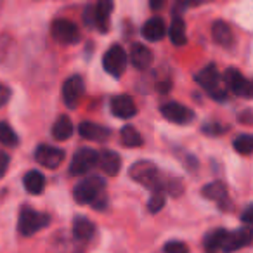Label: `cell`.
<instances>
[{
  "label": "cell",
  "mask_w": 253,
  "mask_h": 253,
  "mask_svg": "<svg viewBox=\"0 0 253 253\" xmlns=\"http://www.w3.org/2000/svg\"><path fill=\"white\" fill-rule=\"evenodd\" d=\"M84 21L88 28H94V9H92V5H87V9H85Z\"/></svg>",
  "instance_id": "e575fe53"
},
{
  "label": "cell",
  "mask_w": 253,
  "mask_h": 253,
  "mask_svg": "<svg viewBox=\"0 0 253 253\" xmlns=\"http://www.w3.org/2000/svg\"><path fill=\"white\" fill-rule=\"evenodd\" d=\"M84 92H85V84H84V78L80 75H73V77L66 78L63 85V99H64V104L68 108H77V104L80 102V99L84 97Z\"/></svg>",
  "instance_id": "30bf717a"
},
{
  "label": "cell",
  "mask_w": 253,
  "mask_h": 253,
  "mask_svg": "<svg viewBox=\"0 0 253 253\" xmlns=\"http://www.w3.org/2000/svg\"><path fill=\"white\" fill-rule=\"evenodd\" d=\"M2 2H4V0H0V5H2Z\"/></svg>",
  "instance_id": "74e56055"
},
{
  "label": "cell",
  "mask_w": 253,
  "mask_h": 253,
  "mask_svg": "<svg viewBox=\"0 0 253 253\" xmlns=\"http://www.w3.org/2000/svg\"><path fill=\"white\" fill-rule=\"evenodd\" d=\"M73 123H71L70 116L61 115L59 118L56 120V123L52 125V137L56 141H66V139L71 137L73 134Z\"/></svg>",
  "instance_id": "7402d4cb"
},
{
  "label": "cell",
  "mask_w": 253,
  "mask_h": 253,
  "mask_svg": "<svg viewBox=\"0 0 253 253\" xmlns=\"http://www.w3.org/2000/svg\"><path fill=\"white\" fill-rule=\"evenodd\" d=\"M252 213H253V207H252V205H248V207L245 208V211H243V215H241L243 222H245L246 225H250V224H252V220H253Z\"/></svg>",
  "instance_id": "d590c367"
},
{
  "label": "cell",
  "mask_w": 253,
  "mask_h": 253,
  "mask_svg": "<svg viewBox=\"0 0 253 253\" xmlns=\"http://www.w3.org/2000/svg\"><path fill=\"white\" fill-rule=\"evenodd\" d=\"M194 78H196L198 85H200L203 90H207L208 94H210V97H213L215 101L222 102L227 99V88L222 85L220 73H218L213 64H208L207 68H203Z\"/></svg>",
  "instance_id": "3957f363"
},
{
  "label": "cell",
  "mask_w": 253,
  "mask_h": 253,
  "mask_svg": "<svg viewBox=\"0 0 253 253\" xmlns=\"http://www.w3.org/2000/svg\"><path fill=\"white\" fill-rule=\"evenodd\" d=\"M211 37H213V40L218 45L225 47V49L234 45V33H232L231 26L225 21H220V19L211 25Z\"/></svg>",
  "instance_id": "ac0fdd59"
},
{
  "label": "cell",
  "mask_w": 253,
  "mask_h": 253,
  "mask_svg": "<svg viewBox=\"0 0 253 253\" xmlns=\"http://www.w3.org/2000/svg\"><path fill=\"white\" fill-rule=\"evenodd\" d=\"M126 63H128V56L126 50L122 45H113L106 50L104 57H102V66H104L106 73H109L111 77L118 78L125 73Z\"/></svg>",
  "instance_id": "8992f818"
},
{
  "label": "cell",
  "mask_w": 253,
  "mask_h": 253,
  "mask_svg": "<svg viewBox=\"0 0 253 253\" xmlns=\"http://www.w3.org/2000/svg\"><path fill=\"white\" fill-rule=\"evenodd\" d=\"M78 132L84 139H88V141H95V142H101V141H108L111 137V130H109L108 126H102L97 125L94 122H82L80 126H78Z\"/></svg>",
  "instance_id": "9a60e30c"
},
{
  "label": "cell",
  "mask_w": 253,
  "mask_h": 253,
  "mask_svg": "<svg viewBox=\"0 0 253 253\" xmlns=\"http://www.w3.org/2000/svg\"><path fill=\"white\" fill-rule=\"evenodd\" d=\"M99 153L90 148H82L73 155L70 163V173L75 177H82L87 172H90L94 167H97Z\"/></svg>",
  "instance_id": "52a82bcc"
},
{
  "label": "cell",
  "mask_w": 253,
  "mask_h": 253,
  "mask_svg": "<svg viewBox=\"0 0 253 253\" xmlns=\"http://www.w3.org/2000/svg\"><path fill=\"white\" fill-rule=\"evenodd\" d=\"M232 146H234L236 153H239L243 156H250L253 151V137L250 134H241L234 139Z\"/></svg>",
  "instance_id": "83f0119b"
},
{
  "label": "cell",
  "mask_w": 253,
  "mask_h": 253,
  "mask_svg": "<svg viewBox=\"0 0 253 253\" xmlns=\"http://www.w3.org/2000/svg\"><path fill=\"white\" fill-rule=\"evenodd\" d=\"M225 236H227V231H225V229H215V231L208 232V234L205 236V241H203L205 252L207 253L220 252L222 246H224Z\"/></svg>",
  "instance_id": "44dd1931"
},
{
  "label": "cell",
  "mask_w": 253,
  "mask_h": 253,
  "mask_svg": "<svg viewBox=\"0 0 253 253\" xmlns=\"http://www.w3.org/2000/svg\"><path fill=\"white\" fill-rule=\"evenodd\" d=\"M109 106H111L113 116H116V118L128 120L137 115V106H135L134 99L126 94L115 95V97L111 99V102H109Z\"/></svg>",
  "instance_id": "7c38bea8"
},
{
  "label": "cell",
  "mask_w": 253,
  "mask_h": 253,
  "mask_svg": "<svg viewBox=\"0 0 253 253\" xmlns=\"http://www.w3.org/2000/svg\"><path fill=\"white\" fill-rule=\"evenodd\" d=\"M113 5H115L113 0H97V4L92 5V9H94V28H97L101 33H106L109 30Z\"/></svg>",
  "instance_id": "4fadbf2b"
},
{
  "label": "cell",
  "mask_w": 253,
  "mask_h": 253,
  "mask_svg": "<svg viewBox=\"0 0 253 253\" xmlns=\"http://www.w3.org/2000/svg\"><path fill=\"white\" fill-rule=\"evenodd\" d=\"M167 33V26H165V21L158 16L155 18L148 19L142 26V37L149 42H160V40L165 37Z\"/></svg>",
  "instance_id": "d6986e66"
},
{
  "label": "cell",
  "mask_w": 253,
  "mask_h": 253,
  "mask_svg": "<svg viewBox=\"0 0 253 253\" xmlns=\"http://www.w3.org/2000/svg\"><path fill=\"white\" fill-rule=\"evenodd\" d=\"M97 165L102 169V172L106 175H118L120 169H122V158H120L118 153L115 151H109V149H104V151L99 153L97 156Z\"/></svg>",
  "instance_id": "2e32d148"
},
{
  "label": "cell",
  "mask_w": 253,
  "mask_h": 253,
  "mask_svg": "<svg viewBox=\"0 0 253 253\" xmlns=\"http://www.w3.org/2000/svg\"><path fill=\"white\" fill-rule=\"evenodd\" d=\"M162 115L165 116L169 122L175 123V125H189L194 120V113L193 109H189L187 106L180 104V102L170 101L162 104Z\"/></svg>",
  "instance_id": "9c48e42d"
},
{
  "label": "cell",
  "mask_w": 253,
  "mask_h": 253,
  "mask_svg": "<svg viewBox=\"0 0 253 253\" xmlns=\"http://www.w3.org/2000/svg\"><path fill=\"white\" fill-rule=\"evenodd\" d=\"M169 37L172 40L173 45H184L187 42V35H186V23L180 16H175L170 25L169 30Z\"/></svg>",
  "instance_id": "d4e9b609"
},
{
  "label": "cell",
  "mask_w": 253,
  "mask_h": 253,
  "mask_svg": "<svg viewBox=\"0 0 253 253\" xmlns=\"http://www.w3.org/2000/svg\"><path fill=\"white\" fill-rule=\"evenodd\" d=\"M250 243H252V229L241 227L234 232H227L222 250H224L225 253H232V252H236V250L248 246Z\"/></svg>",
  "instance_id": "5bb4252c"
},
{
  "label": "cell",
  "mask_w": 253,
  "mask_h": 253,
  "mask_svg": "<svg viewBox=\"0 0 253 253\" xmlns=\"http://www.w3.org/2000/svg\"><path fill=\"white\" fill-rule=\"evenodd\" d=\"M165 207V194L163 193H153L148 201V210L151 213H158L162 208Z\"/></svg>",
  "instance_id": "f1b7e54d"
},
{
  "label": "cell",
  "mask_w": 253,
  "mask_h": 253,
  "mask_svg": "<svg viewBox=\"0 0 253 253\" xmlns=\"http://www.w3.org/2000/svg\"><path fill=\"white\" fill-rule=\"evenodd\" d=\"M203 132H205V134H208V135H220V134H224V132H227V126L220 125V123L208 122V123H205V125H203Z\"/></svg>",
  "instance_id": "1f68e13d"
},
{
  "label": "cell",
  "mask_w": 253,
  "mask_h": 253,
  "mask_svg": "<svg viewBox=\"0 0 253 253\" xmlns=\"http://www.w3.org/2000/svg\"><path fill=\"white\" fill-rule=\"evenodd\" d=\"M165 253H189V246L182 241H169L163 246Z\"/></svg>",
  "instance_id": "4dcf8cb0"
},
{
  "label": "cell",
  "mask_w": 253,
  "mask_h": 253,
  "mask_svg": "<svg viewBox=\"0 0 253 253\" xmlns=\"http://www.w3.org/2000/svg\"><path fill=\"white\" fill-rule=\"evenodd\" d=\"M9 99H11V88L5 87V85H0V108L7 104Z\"/></svg>",
  "instance_id": "836d02e7"
},
{
  "label": "cell",
  "mask_w": 253,
  "mask_h": 253,
  "mask_svg": "<svg viewBox=\"0 0 253 253\" xmlns=\"http://www.w3.org/2000/svg\"><path fill=\"white\" fill-rule=\"evenodd\" d=\"M120 137H122V144L126 146V148H139V146H142V135L132 125L123 126L122 132H120Z\"/></svg>",
  "instance_id": "484cf974"
},
{
  "label": "cell",
  "mask_w": 253,
  "mask_h": 253,
  "mask_svg": "<svg viewBox=\"0 0 253 253\" xmlns=\"http://www.w3.org/2000/svg\"><path fill=\"white\" fill-rule=\"evenodd\" d=\"M0 142L7 148H14V146L19 144V137L14 130H12V126L5 122H0Z\"/></svg>",
  "instance_id": "4316f807"
},
{
  "label": "cell",
  "mask_w": 253,
  "mask_h": 253,
  "mask_svg": "<svg viewBox=\"0 0 253 253\" xmlns=\"http://www.w3.org/2000/svg\"><path fill=\"white\" fill-rule=\"evenodd\" d=\"M64 149L56 148V146L40 144L35 151V160L45 169H57L64 162Z\"/></svg>",
  "instance_id": "8fae6325"
},
{
  "label": "cell",
  "mask_w": 253,
  "mask_h": 253,
  "mask_svg": "<svg viewBox=\"0 0 253 253\" xmlns=\"http://www.w3.org/2000/svg\"><path fill=\"white\" fill-rule=\"evenodd\" d=\"M201 194H203V196L207 198V200L217 201V203L220 205L222 210H225V203L229 205L227 187H225L222 182H218V180L207 184V186L203 187V191H201Z\"/></svg>",
  "instance_id": "ffe728a7"
},
{
  "label": "cell",
  "mask_w": 253,
  "mask_h": 253,
  "mask_svg": "<svg viewBox=\"0 0 253 253\" xmlns=\"http://www.w3.org/2000/svg\"><path fill=\"white\" fill-rule=\"evenodd\" d=\"M224 80H225V85L229 90H232L236 95H241L245 99H252L253 97V87H252V82L241 73L238 71L236 68H229L225 70L224 73Z\"/></svg>",
  "instance_id": "ba28073f"
},
{
  "label": "cell",
  "mask_w": 253,
  "mask_h": 253,
  "mask_svg": "<svg viewBox=\"0 0 253 253\" xmlns=\"http://www.w3.org/2000/svg\"><path fill=\"white\" fill-rule=\"evenodd\" d=\"M128 175L132 180H135L141 186L151 189L153 193H163V191L170 189V182L167 184L165 179L162 177L160 169L153 162L142 160V162H135L128 170Z\"/></svg>",
  "instance_id": "7a4b0ae2"
},
{
  "label": "cell",
  "mask_w": 253,
  "mask_h": 253,
  "mask_svg": "<svg viewBox=\"0 0 253 253\" xmlns=\"http://www.w3.org/2000/svg\"><path fill=\"white\" fill-rule=\"evenodd\" d=\"M128 54H130V63L135 70L146 71L153 64V52L142 43H134Z\"/></svg>",
  "instance_id": "e0dca14e"
},
{
  "label": "cell",
  "mask_w": 253,
  "mask_h": 253,
  "mask_svg": "<svg viewBox=\"0 0 253 253\" xmlns=\"http://www.w3.org/2000/svg\"><path fill=\"white\" fill-rule=\"evenodd\" d=\"M50 222V217L42 211H37L30 207H23L21 213H19V222L18 229L23 236H32L35 232L42 231L43 227H47Z\"/></svg>",
  "instance_id": "277c9868"
},
{
  "label": "cell",
  "mask_w": 253,
  "mask_h": 253,
  "mask_svg": "<svg viewBox=\"0 0 253 253\" xmlns=\"http://www.w3.org/2000/svg\"><path fill=\"white\" fill-rule=\"evenodd\" d=\"M50 35L61 45H73L80 42V30L70 19L59 18L50 26Z\"/></svg>",
  "instance_id": "5b68a950"
},
{
  "label": "cell",
  "mask_w": 253,
  "mask_h": 253,
  "mask_svg": "<svg viewBox=\"0 0 253 253\" xmlns=\"http://www.w3.org/2000/svg\"><path fill=\"white\" fill-rule=\"evenodd\" d=\"M9 163H11V156H9L5 151H0V179L7 173Z\"/></svg>",
  "instance_id": "d6a6232c"
},
{
  "label": "cell",
  "mask_w": 253,
  "mask_h": 253,
  "mask_svg": "<svg viewBox=\"0 0 253 253\" xmlns=\"http://www.w3.org/2000/svg\"><path fill=\"white\" fill-rule=\"evenodd\" d=\"M23 184H25V189L30 194H40L43 191V186H45V179L39 170H30V172H26Z\"/></svg>",
  "instance_id": "cb8c5ba5"
},
{
  "label": "cell",
  "mask_w": 253,
  "mask_h": 253,
  "mask_svg": "<svg viewBox=\"0 0 253 253\" xmlns=\"http://www.w3.org/2000/svg\"><path fill=\"white\" fill-rule=\"evenodd\" d=\"M167 0H149V5H151L153 11H160V9L165 5Z\"/></svg>",
  "instance_id": "8d00e7d4"
},
{
  "label": "cell",
  "mask_w": 253,
  "mask_h": 253,
  "mask_svg": "<svg viewBox=\"0 0 253 253\" xmlns=\"http://www.w3.org/2000/svg\"><path fill=\"white\" fill-rule=\"evenodd\" d=\"M106 180L97 175L87 177V179L80 180L75 186L73 196L77 203L80 205H92L95 210H102L106 207Z\"/></svg>",
  "instance_id": "6da1fadb"
},
{
  "label": "cell",
  "mask_w": 253,
  "mask_h": 253,
  "mask_svg": "<svg viewBox=\"0 0 253 253\" xmlns=\"http://www.w3.org/2000/svg\"><path fill=\"white\" fill-rule=\"evenodd\" d=\"M95 232V225L92 220H88L87 217H77L73 220V234L77 239L82 241H88V239L94 236Z\"/></svg>",
  "instance_id": "603a6c76"
},
{
  "label": "cell",
  "mask_w": 253,
  "mask_h": 253,
  "mask_svg": "<svg viewBox=\"0 0 253 253\" xmlns=\"http://www.w3.org/2000/svg\"><path fill=\"white\" fill-rule=\"evenodd\" d=\"M210 2V0H177L175 4V16H179L180 12H184L187 7H196V5H203Z\"/></svg>",
  "instance_id": "f546056e"
}]
</instances>
